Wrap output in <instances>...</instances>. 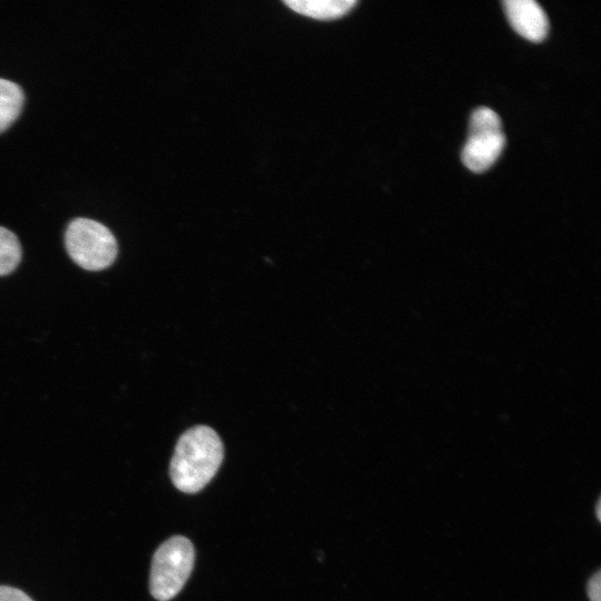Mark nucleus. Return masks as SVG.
Instances as JSON below:
<instances>
[{"instance_id": "obj_1", "label": "nucleus", "mask_w": 601, "mask_h": 601, "mask_svg": "<svg viewBox=\"0 0 601 601\" xmlns=\"http://www.w3.org/2000/svg\"><path fill=\"white\" fill-rule=\"evenodd\" d=\"M223 459V442L211 427L197 425L187 430L170 461L173 484L185 493L199 492L215 476Z\"/></svg>"}, {"instance_id": "obj_2", "label": "nucleus", "mask_w": 601, "mask_h": 601, "mask_svg": "<svg viewBox=\"0 0 601 601\" xmlns=\"http://www.w3.org/2000/svg\"><path fill=\"white\" fill-rule=\"evenodd\" d=\"M195 560L194 545L185 536L175 535L156 550L151 561L149 590L158 601L175 598L189 578Z\"/></svg>"}, {"instance_id": "obj_3", "label": "nucleus", "mask_w": 601, "mask_h": 601, "mask_svg": "<svg viewBox=\"0 0 601 601\" xmlns=\"http://www.w3.org/2000/svg\"><path fill=\"white\" fill-rule=\"evenodd\" d=\"M66 248L72 260L87 270L110 266L118 252L115 236L102 224L89 218H76L67 227Z\"/></svg>"}, {"instance_id": "obj_4", "label": "nucleus", "mask_w": 601, "mask_h": 601, "mask_svg": "<svg viewBox=\"0 0 601 601\" xmlns=\"http://www.w3.org/2000/svg\"><path fill=\"white\" fill-rule=\"evenodd\" d=\"M504 146L499 115L487 107L476 108L471 115L469 137L461 154L464 166L473 173H484L496 161Z\"/></svg>"}, {"instance_id": "obj_5", "label": "nucleus", "mask_w": 601, "mask_h": 601, "mask_svg": "<svg viewBox=\"0 0 601 601\" xmlns=\"http://www.w3.org/2000/svg\"><path fill=\"white\" fill-rule=\"evenodd\" d=\"M511 27L523 38L542 41L549 31V20L534 0H505L502 2Z\"/></svg>"}, {"instance_id": "obj_6", "label": "nucleus", "mask_w": 601, "mask_h": 601, "mask_svg": "<svg viewBox=\"0 0 601 601\" xmlns=\"http://www.w3.org/2000/svg\"><path fill=\"white\" fill-rule=\"evenodd\" d=\"M290 9L315 19H335L346 14L357 2L355 0H286Z\"/></svg>"}, {"instance_id": "obj_7", "label": "nucleus", "mask_w": 601, "mask_h": 601, "mask_svg": "<svg viewBox=\"0 0 601 601\" xmlns=\"http://www.w3.org/2000/svg\"><path fill=\"white\" fill-rule=\"evenodd\" d=\"M22 105V89L17 83L0 78V132L18 118Z\"/></svg>"}, {"instance_id": "obj_8", "label": "nucleus", "mask_w": 601, "mask_h": 601, "mask_svg": "<svg viewBox=\"0 0 601 601\" xmlns=\"http://www.w3.org/2000/svg\"><path fill=\"white\" fill-rule=\"evenodd\" d=\"M21 260V246L17 236L0 226V276L16 269Z\"/></svg>"}, {"instance_id": "obj_9", "label": "nucleus", "mask_w": 601, "mask_h": 601, "mask_svg": "<svg viewBox=\"0 0 601 601\" xmlns=\"http://www.w3.org/2000/svg\"><path fill=\"white\" fill-rule=\"evenodd\" d=\"M0 601H33L22 590L9 587L0 585Z\"/></svg>"}, {"instance_id": "obj_10", "label": "nucleus", "mask_w": 601, "mask_h": 601, "mask_svg": "<svg viewBox=\"0 0 601 601\" xmlns=\"http://www.w3.org/2000/svg\"><path fill=\"white\" fill-rule=\"evenodd\" d=\"M600 581H601L600 571H597L588 582L587 592L591 601H600V598H601Z\"/></svg>"}, {"instance_id": "obj_11", "label": "nucleus", "mask_w": 601, "mask_h": 601, "mask_svg": "<svg viewBox=\"0 0 601 601\" xmlns=\"http://www.w3.org/2000/svg\"><path fill=\"white\" fill-rule=\"evenodd\" d=\"M597 516L600 520V501L597 504Z\"/></svg>"}]
</instances>
